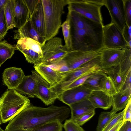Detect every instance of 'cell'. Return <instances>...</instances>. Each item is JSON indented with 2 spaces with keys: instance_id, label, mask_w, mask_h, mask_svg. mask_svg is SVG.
I'll list each match as a JSON object with an SVG mask.
<instances>
[{
  "instance_id": "obj_19",
  "label": "cell",
  "mask_w": 131,
  "mask_h": 131,
  "mask_svg": "<svg viewBox=\"0 0 131 131\" xmlns=\"http://www.w3.org/2000/svg\"><path fill=\"white\" fill-rule=\"evenodd\" d=\"M14 38L17 39L24 38H30L39 42L43 46L46 40L40 36L36 29L30 17L24 26L18 29Z\"/></svg>"
},
{
  "instance_id": "obj_6",
  "label": "cell",
  "mask_w": 131,
  "mask_h": 131,
  "mask_svg": "<svg viewBox=\"0 0 131 131\" xmlns=\"http://www.w3.org/2000/svg\"><path fill=\"white\" fill-rule=\"evenodd\" d=\"M43 57L41 63L50 66L62 60L68 52L62 39L54 37L47 41L42 48Z\"/></svg>"
},
{
  "instance_id": "obj_10",
  "label": "cell",
  "mask_w": 131,
  "mask_h": 131,
  "mask_svg": "<svg viewBox=\"0 0 131 131\" xmlns=\"http://www.w3.org/2000/svg\"><path fill=\"white\" fill-rule=\"evenodd\" d=\"M100 51L84 52L72 50L68 51L63 60L70 70H72L100 56Z\"/></svg>"
},
{
  "instance_id": "obj_38",
  "label": "cell",
  "mask_w": 131,
  "mask_h": 131,
  "mask_svg": "<svg viewBox=\"0 0 131 131\" xmlns=\"http://www.w3.org/2000/svg\"><path fill=\"white\" fill-rule=\"evenodd\" d=\"M95 114V111H93L85 114L73 120L75 123L81 126L89 121Z\"/></svg>"
},
{
  "instance_id": "obj_12",
  "label": "cell",
  "mask_w": 131,
  "mask_h": 131,
  "mask_svg": "<svg viewBox=\"0 0 131 131\" xmlns=\"http://www.w3.org/2000/svg\"><path fill=\"white\" fill-rule=\"evenodd\" d=\"M92 91L82 85L62 91L57 99L68 105L88 99Z\"/></svg>"
},
{
  "instance_id": "obj_24",
  "label": "cell",
  "mask_w": 131,
  "mask_h": 131,
  "mask_svg": "<svg viewBox=\"0 0 131 131\" xmlns=\"http://www.w3.org/2000/svg\"><path fill=\"white\" fill-rule=\"evenodd\" d=\"M107 75L102 70H98L90 76L82 85L92 91H101L102 80Z\"/></svg>"
},
{
  "instance_id": "obj_33",
  "label": "cell",
  "mask_w": 131,
  "mask_h": 131,
  "mask_svg": "<svg viewBox=\"0 0 131 131\" xmlns=\"http://www.w3.org/2000/svg\"><path fill=\"white\" fill-rule=\"evenodd\" d=\"M8 30L4 8L0 12V41L4 37Z\"/></svg>"
},
{
  "instance_id": "obj_25",
  "label": "cell",
  "mask_w": 131,
  "mask_h": 131,
  "mask_svg": "<svg viewBox=\"0 0 131 131\" xmlns=\"http://www.w3.org/2000/svg\"><path fill=\"white\" fill-rule=\"evenodd\" d=\"M102 70L112 80L118 92L124 82L126 76H123L120 73L118 66Z\"/></svg>"
},
{
  "instance_id": "obj_37",
  "label": "cell",
  "mask_w": 131,
  "mask_h": 131,
  "mask_svg": "<svg viewBox=\"0 0 131 131\" xmlns=\"http://www.w3.org/2000/svg\"><path fill=\"white\" fill-rule=\"evenodd\" d=\"M127 25L131 26V0H123Z\"/></svg>"
},
{
  "instance_id": "obj_31",
  "label": "cell",
  "mask_w": 131,
  "mask_h": 131,
  "mask_svg": "<svg viewBox=\"0 0 131 131\" xmlns=\"http://www.w3.org/2000/svg\"><path fill=\"white\" fill-rule=\"evenodd\" d=\"M62 123L58 120L52 121L30 131H62L63 126Z\"/></svg>"
},
{
  "instance_id": "obj_9",
  "label": "cell",
  "mask_w": 131,
  "mask_h": 131,
  "mask_svg": "<svg viewBox=\"0 0 131 131\" xmlns=\"http://www.w3.org/2000/svg\"><path fill=\"white\" fill-rule=\"evenodd\" d=\"M103 48L114 49H125L127 43L121 30L114 23L103 26Z\"/></svg>"
},
{
  "instance_id": "obj_8",
  "label": "cell",
  "mask_w": 131,
  "mask_h": 131,
  "mask_svg": "<svg viewBox=\"0 0 131 131\" xmlns=\"http://www.w3.org/2000/svg\"><path fill=\"white\" fill-rule=\"evenodd\" d=\"M42 46L39 42L33 39L24 38L18 40L16 49L23 54L28 63L35 66L42 63Z\"/></svg>"
},
{
  "instance_id": "obj_29",
  "label": "cell",
  "mask_w": 131,
  "mask_h": 131,
  "mask_svg": "<svg viewBox=\"0 0 131 131\" xmlns=\"http://www.w3.org/2000/svg\"><path fill=\"white\" fill-rule=\"evenodd\" d=\"M15 0H8L4 7L5 16L8 30L15 27L13 20Z\"/></svg>"
},
{
  "instance_id": "obj_32",
  "label": "cell",
  "mask_w": 131,
  "mask_h": 131,
  "mask_svg": "<svg viewBox=\"0 0 131 131\" xmlns=\"http://www.w3.org/2000/svg\"><path fill=\"white\" fill-rule=\"evenodd\" d=\"M116 113L111 111L102 112L100 114L96 131H102Z\"/></svg>"
},
{
  "instance_id": "obj_45",
  "label": "cell",
  "mask_w": 131,
  "mask_h": 131,
  "mask_svg": "<svg viewBox=\"0 0 131 131\" xmlns=\"http://www.w3.org/2000/svg\"><path fill=\"white\" fill-rule=\"evenodd\" d=\"M8 0H0V12L4 8Z\"/></svg>"
},
{
  "instance_id": "obj_40",
  "label": "cell",
  "mask_w": 131,
  "mask_h": 131,
  "mask_svg": "<svg viewBox=\"0 0 131 131\" xmlns=\"http://www.w3.org/2000/svg\"><path fill=\"white\" fill-rule=\"evenodd\" d=\"M124 113L123 120V122H131V99L128 101L124 108Z\"/></svg>"
},
{
  "instance_id": "obj_11",
  "label": "cell",
  "mask_w": 131,
  "mask_h": 131,
  "mask_svg": "<svg viewBox=\"0 0 131 131\" xmlns=\"http://www.w3.org/2000/svg\"><path fill=\"white\" fill-rule=\"evenodd\" d=\"M104 2L111 18V23L115 24L122 32L127 25L123 0H104Z\"/></svg>"
},
{
  "instance_id": "obj_23",
  "label": "cell",
  "mask_w": 131,
  "mask_h": 131,
  "mask_svg": "<svg viewBox=\"0 0 131 131\" xmlns=\"http://www.w3.org/2000/svg\"><path fill=\"white\" fill-rule=\"evenodd\" d=\"M131 90L119 92L113 96L111 111L115 113L124 108L131 99Z\"/></svg>"
},
{
  "instance_id": "obj_46",
  "label": "cell",
  "mask_w": 131,
  "mask_h": 131,
  "mask_svg": "<svg viewBox=\"0 0 131 131\" xmlns=\"http://www.w3.org/2000/svg\"><path fill=\"white\" fill-rule=\"evenodd\" d=\"M2 120L1 119V116L0 115V126H1V125L2 124Z\"/></svg>"
},
{
  "instance_id": "obj_48",
  "label": "cell",
  "mask_w": 131,
  "mask_h": 131,
  "mask_svg": "<svg viewBox=\"0 0 131 131\" xmlns=\"http://www.w3.org/2000/svg\"><path fill=\"white\" fill-rule=\"evenodd\" d=\"M1 66H0V67Z\"/></svg>"
},
{
  "instance_id": "obj_16",
  "label": "cell",
  "mask_w": 131,
  "mask_h": 131,
  "mask_svg": "<svg viewBox=\"0 0 131 131\" xmlns=\"http://www.w3.org/2000/svg\"><path fill=\"white\" fill-rule=\"evenodd\" d=\"M24 0H15L13 20L15 27L20 29L30 17Z\"/></svg>"
},
{
  "instance_id": "obj_3",
  "label": "cell",
  "mask_w": 131,
  "mask_h": 131,
  "mask_svg": "<svg viewBox=\"0 0 131 131\" xmlns=\"http://www.w3.org/2000/svg\"><path fill=\"white\" fill-rule=\"evenodd\" d=\"M30 104L28 97L15 89H7L0 97V115L2 123L11 121Z\"/></svg>"
},
{
  "instance_id": "obj_44",
  "label": "cell",
  "mask_w": 131,
  "mask_h": 131,
  "mask_svg": "<svg viewBox=\"0 0 131 131\" xmlns=\"http://www.w3.org/2000/svg\"><path fill=\"white\" fill-rule=\"evenodd\" d=\"M124 122L123 120H122L108 131H118L119 128L123 124Z\"/></svg>"
},
{
  "instance_id": "obj_20",
  "label": "cell",
  "mask_w": 131,
  "mask_h": 131,
  "mask_svg": "<svg viewBox=\"0 0 131 131\" xmlns=\"http://www.w3.org/2000/svg\"><path fill=\"white\" fill-rule=\"evenodd\" d=\"M37 82L31 75H25L15 89L22 95L34 98L36 97Z\"/></svg>"
},
{
  "instance_id": "obj_18",
  "label": "cell",
  "mask_w": 131,
  "mask_h": 131,
  "mask_svg": "<svg viewBox=\"0 0 131 131\" xmlns=\"http://www.w3.org/2000/svg\"><path fill=\"white\" fill-rule=\"evenodd\" d=\"M113 96H109L101 91H92L88 99L95 108H101L104 110L112 106Z\"/></svg>"
},
{
  "instance_id": "obj_7",
  "label": "cell",
  "mask_w": 131,
  "mask_h": 131,
  "mask_svg": "<svg viewBox=\"0 0 131 131\" xmlns=\"http://www.w3.org/2000/svg\"><path fill=\"white\" fill-rule=\"evenodd\" d=\"M68 10L74 11L92 20L103 25L101 6L93 0H68Z\"/></svg>"
},
{
  "instance_id": "obj_36",
  "label": "cell",
  "mask_w": 131,
  "mask_h": 131,
  "mask_svg": "<svg viewBox=\"0 0 131 131\" xmlns=\"http://www.w3.org/2000/svg\"><path fill=\"white\" fill-rule=\"evenodd\" d=\"M63 126L65 131H85L82 128L71 119H66Z\"/></svg>"
},
{
  "instance_id": "obj_22",
  "label": "cell",
  "mask_w": 131,
  "mask_h": 131,
  "mask_svg": "<svg viewBox=\"0 0 131 131\" xmlns=\"http://www.w3.org/2000/svg\"><path fill=\"white\" fill-rule=\"evenodd\" d=\"M69 106L71 115V119L73 120L85 114L95 111V109L88 99L73 104Z\"/></svg>"
},
{
  "instance_id": "obj_2",
  "label": "cell",
  "mask_w": 131,
  "mask_h": 131,
  "mask_svg": "<svg viewBox=\"0 0 131 131\" xmlns=\"http://www.w3.org/2000/svg\"><path fill=\"white\" fill-rule=\"evenodd\" d=\"M67 106L51 105L47 107L31 104L9 122L5 131H30L49 122L58 120L62 122L69 116Z\"/></svg>"
},
{
  "instance_id": "obj_47",
  "label": "cell",
  "mask_w": 131,
  "mask_h": 131,
  "mask_svg": "<svg viewBox=\"0 0 131 131\" xmlns=\"http://www.w3.org/2000/svg\"><path fill=\"white\" fill-rule=\"evenodd\" d=\"M0 131H5L4 130H3L1 127V126H0Z\"/></svg>"
},
{
  "instance_id": "obj_42",
  "label": "cell",
  "mask_w": 131,
  "mask_h": 131,
  "mask_svg": "<svg viewBox=\"0 0 131 131\" xmlns=\"http://www.w3.org/2000/svg\"><path fill=\"white\" fill-rule=\"evenodd\" d=\"M122 32L126 43L131 42V26H128L126 25Z\"/></svg>"
},
{
  "instance_id": "obj_26",
  "label": "cell",
  "mask_w": 131,
  "mask_h": 131,
  "mask_svg": "<svg viewBox=\"0 0 131 131\" xmlns=\"http://www.w3.org/2000/svg\"><path fill=\"white\" fill-rule=\"evenodd\" d=\"M16 46L8 43L6 40L0 41V66L14 54Z\"/></svg>"
},
{
  "instance_id": "obj_30",
  "label": "cell",
  "mask_w": 131,
  "mask_h": 131,
  "mask_svg": "<svg viewBox=\"0 0 131 131\" xmlns=\"http://www.w3.org/2000/svg\"><path fill=\"white\" fill-rule=\"evenodd\" d=\"M101 90L110 96H113L118 93L113 82L107 75L102 80Z\"/></svg>"
},
{
  "instance_id": "obj_41",
  "label": "cell",
  "mask_w": 131,
  "mask_h": 131,
  "mask_svg": "<svg viewBox=\"0 0 131 131\" xmlns=\"http://www.w3.org/2000/svg\"><path fill=\"white\" fill-rule=\"evenodd\" d=\"M24 0L28 9L31 17L35 10L40 0Z\"/></svg>"
},
{
  "instance_id": "obj_43",
  "label": "cell",
  "mask_w": 131,
  "mask_h": 131,
  "mask_svg": "<svg viewBox=\"0 0 131 131\" xmlns=\"http://www.w3.org/2000/svg\"><path fill=\"white\" fill-rule=\"evenodd\" d=\"M118 131H131V122L127 121L124 122Z\"/></svg>"
},
{
  "instance_id": "obj_14",
  "label": "cell",
  "mask_w": 131,
  "mask_h": 131,
  "mask_svg": "<svg viewBox=\"0 0 131 131\" xmlns=\"http://www.w3.org/2000/svg\"><path fill=\"white\" fill-rule=\"evenodd\" d=\"M31 74L37 82L36 97L40 99L46 105L52 104L56 100L49 88L50 84L35 70Z\"/></svg>"
},
{
  "instance_id": "obj_15",
  "label": "cell",
  "mask_w": 131,
  "mask_h": 131,
  "mask_svg": "<svg viewBox=\"0 0 131 131\" xmlns=\"http://www.w3.org/2000/svg\"><path fill=\"white\" fill-rule=\"evenodd\" d=\"M25 75L21 68L9 67L4 70L2 75V81L8 89L15 90Z\"/></svg>"
},
{
  "instance_id": "obj_21",
  "label": "cell",
  "mask_w": 131,
  "mask_h": 131,
  "mask_svg": "<svg viewBox=\"0 0 131 131\" xmlns=\"http://www.w3.org/2000/svg\"><path fill=\"white\" fill-rule=\"evenodd\" d=\"M30 17L36 29L40 36L46 40L45 18L41 0H40Z\"/></svg>"
},
{
  "instance_id": "obj_13",
  "label": "cell",
  "mask_w": 131,
  "mask_h": 131,
  "mask_svg": "<svg viewBox=\"0 0 131 131\" xmlns=\"http://www.w3.org/2000/svg\"><path fill=\"white\" fill-rule=\"evenodd\" d=\"M124 52L125 49L103 48L100 55L101 69L103 70L118 66Z\"/></svg>"
},
{
  "instance_id": "obj_35",
  "label": "cell",
  "mask_w": 131,
  "mask_h": 131,
  "mask_svg": "<svg viewBox=\"0 0 131 131\" xmlns=\"http://www.w3.org/2000/svg\"><path fill=\"white\" fill-rule=\"evenodd\" d=\"M99 70L89 72L79 77L67 86L63 91L82 85L86 80L93 73Z\"/></svg>"
},
{
  "instance_id": "obj_39",
  "label": "cell",
  "mask_w": 131,
  "mask_h": 131,
  "mask_svg": "<svg viewBox=\"0 0 131 131\" xmlns=\"http://www.w3.org/2000/svg\"><path fill=\"white\" fill-rule=\"evenodd\" d=\"M127 90H131V68L127 72L124 82L119 92H122Z\"/></svg>"
},
{
  "instance_id": "obj_5",
  "label": "cell",
  "mask_w": 131,
  "mask_h": 131,
  "mask_svg": "<svg viewBox=\"0 0 131 131\" xmlns=\"http://www.w3.org/2000/svg\"><path fill=\"white\" fill-rule=\"evenodd\" d=\"M100 59V56L75 69L62 73V79L57 84L50 86V90L58 97L67 86L79 77L89 72L101 69Z\"/></svg>"
},
{
  "instance_id": "obj_1",
  "label": "cell",
  "mask_w": 131,
  "mask_h": 131,
  "mask_svg": "<svg viewBox=\"0 0 131 131\" xmlns=\"http://www.w3.org/2000/svg\"><path fill=\"white\" fill-rule=\"evenodd\" d=\"M68 11L67 15L70 18L71 27L72 50L101 51L103 48V25L74 11Z\"/></svg>"
},
{
  "instance_id": "obj_27",
  "label": "cell",
  "mask_w": 131,
  "mask_h": 131,
  "mask_svg": "<svg viewBox=\"0 0 131 131\" xmlns=\"http://www.w3.org/2000/svg\"><path fill=\"white\" fill-rule=\"evenodd\" d=\"M66 46L68 51L72 50V43L70 18L67 15L66 20L61 25Z\"/></svg>"
},
{
  "instance_id": "obj_17",
  "label": "cell",
  "mask_w": 131,
  "mask_h": 131,
  "mask_svg": "<svg viewBox=\"0 0 131 131\" xmlns=\"http://www.w3.org/2000/svg\"><path fill=\"white\" fill-rule=\"evenodd\" d=\"M35 70L50 85L57 84L62 79L63 75L49 66L42 63L34 66Z\"/></svg>"
},
{
  "instance_id": "obj_34",
  "label": "cell",
  "mask_w": 131,
  "mask_h": 131,
  "mask_svg": "<svg viewBox=\"0 0 131 131\" xmlns=\"http://www.w3.org/2000/svg\"><path fill=\"white\" fill-rule=\"evenodd\" d=\"M124 110L116 113L102 131H108L123 120Z\"/></svg>"
},
{
  "instance_id": "obj_4",
  "label": "cell",
  "mask_w": 131,
  "mask_h": 131,
  "mask_svg": "<svg viewBox=\"0 0 131 131\" xmlns=\"http://www.w3.org/2000/svg\"><path fill=\"white\" fill-rule=\"evenodd\" d=\"M44 13L45 38L46 41L58 33L61 26V17L68 0H41Z\"/></svg>"
},
{
  "instance_id": "obj_28",
  "label": "cell",
  "mask_w": 131,
  "mask_h": 131,
  "mask_svg": "<svg viewBox=\"0 0 131 131\" xmlns=\"http://www.w3.org/2000/svg\"><path fill=\"white\" fill-rule=\"evenodd\" d=\"M118 67L120 73L126 76L131 68V48L125 49L124 53Z\"/></svg>"
}]
</instances>
